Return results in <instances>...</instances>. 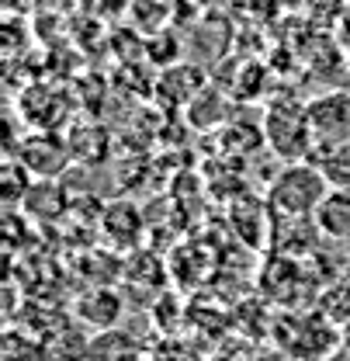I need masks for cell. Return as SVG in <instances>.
Instances as JSON below:
<instances>
[{"mask_svg":"<svg viewBox=\"0 0 350 361\" xmlns=\"http://www.w3.org/2000/svg\"><path fill=\"white\" fill-rule=\"evenodd\" d=\"M330 191H333L330 180L323 178V171L312 160H295L270 178L267 202L281 219H312Z\"/></svg>","mask_w":350,"mask_h":361,"instance_id":"1","label":"cell"},{"mask_svg":"<svg viewBox=\"0 0 350 361\" xmlns=\"http://www.w3.org/2000/svg\"><path fill=\"white\" fill-rule=\"evenodd\" d=\"M312 219H315V229L323 233V240L350 247V188H333Z\"/></svg>","mask_w":350,"mask_h":361,"instance_id":"4","label":"cell"},{"mask_svg":"<svg viewBox=\"0 0 350 361\" xmlns=\"http://www.w3.org/2000/svg\"><path fill=\"white\" fill-rule=\"evenodd\" d=\"M308 122L315 142H347L350 139V94H330L308 104Z\"/></svg>","mask_w":350,"mask_h":361,"instance_id":"3","label":"cell"},{"mask_svg":"<svg viewBox=\"0 0 350 361\" xmlns=\"http://www.w3.org/2000/svg\"><path fill=\"white\" fill-rule=\"evenodd\" d=\"M337 358L350 361V319H344V326H340V348H337Z\"/></svg>","mask_w":350,"mask_h":361,"instance_id":"6","label":"cell"},{"mask_svg":"<svg viewBox=\"0 0 350 361\" xmlns=\"http://www.w3.org/2000/svg\"><path fill=\"white\" fill-rule=\"evenodd\" d=\"M308 160L323 171L330 188H350V139L347 142H315Z\"/></svg>","mask_w":350,"mask_h":361,"instance_id":"5","label":"cell"},{"mask_svg":"<svg viewBox=\"0 0 350 361\" xmlns=\"http://www.w3.org/2000/svg\"><path fill=\"white\" fill-rule=\"evenodd\" d=\"M267 139L277 149V157H285V164L295 160H308L315 149V133L308 122V111H277L267 115Z\"/></svg>","mask_w":350,"mask_h":361,"instance_id":"2","label":"cell"}]
</instances>
